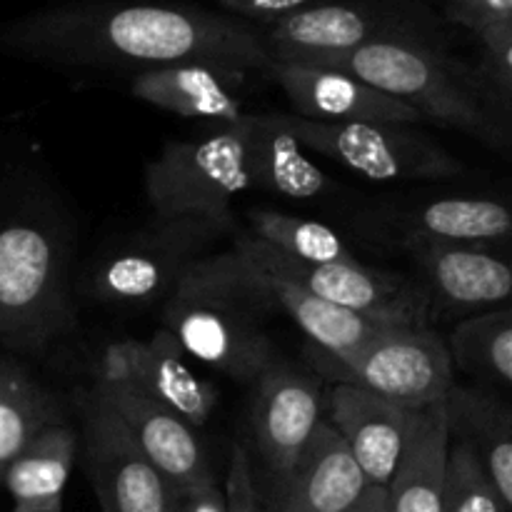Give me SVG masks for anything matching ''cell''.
<instances>
[{"mask_svg":"<svg viewBox=\"0 0 512 512\" xmlns=\"http://www.w3.org/2000/svg\"><path fill=\"white\" fill-rule=\"evenodd\" d=\"M0 53L53 68L143 70L203 63L268 73L260 30L200 5L68 0L0 23Z\"/></svg>","mask_w":512,"mask_h":512,"instance_id":"cell-1","label":"cell"},{"mask_svg":"<svg viewBox=\"0 0 512 512\" xmlns=\"http://www.w3.org/2000/svg\"><path fill=\"white\" fill-rule=\"evenodd\" d=\"M308 65L355 75L380 93L393 95L418 110L425 123L468 133L490 148H505L508 143V120L495 113L475 83L473 70L450 58L440 43L380 40Z\"/></svg>","mask_w":512,"mask_h":512,"instance_id":"cell-2","label":"cell"},{"mask_svg":"<svg viewBox=\"0 0 512 512\" xmlns=\"http://www.w3.org/2000/svg\"><path fill=\"white\" fill-rule=\"evenodd\" d=\"M70 323L68 258L53 218L30 203L0 205V340L43 350Z\"/></svg>","mask_w":512,"mask_h":512,"instance_id":"cell-3","label":"cell"},{"mask_svg":"<svg viewBox=\"0 0 512 512\" xmlns=\"http://www.w3.org/2000/svg\"><path fill=\"white\" fill-rule=\"evenodd\" d=\"M253 113L205 138L168 140L145 168L155 220L200 218L233 230V200L250 190Z\"/></svg>","mask_w":512,"mask_h":512,"instance_id":"cell-4","label":"cell"},{"mask_svg":"<svg viewBox=\"0 0 512 512\" xmlns=\"http://www.w3.org/2000/svg\"><path fill=\"white\" fill-rule=\"evenodd\" d=\"M318 375L378 393L410 410L443 403L453 388V363L440 335L428 325H390L350 353L310 348Z\"/></svg>","mask_w":512,"mask_h":512,"instance_id":"cell-5","label":"cell"},{"mask_svg":"<svg viewBox=\"0 0 512 512\" xmlns=\"http://www.w3.org/2000/svg\"><path fill=\"white\" fill-rule=\"evenodd\" d=\"M273 60L320 63L380 40L438 43L433 18L410 0H330L263 25Z\"/></svg>","mask_w":512,"mask_h":512,"instance_id":"cell-6","label":"cell"},{"mask_svg":"<svg viewBox=\"0 0 512 512\" xmlns=\"http://www.w3.org/2000/svg\"><path fill=\"white\" fill-rule=\"evenodd\" d=\"M163 328L183 353L228 378L250 383L275 365V345L260 313L233 295L183 273L165 298Z\"/></svg>","mask_w":512,"mask_h":512,"instance_id":"cell-7","label":"cell"},{"mask_svg":"<svg viewBox=\"0 0 512 512\" xmlns=\"http://www.w3.org/2000/svg\"><path fill=\"white\" fill-rule=\"evenodd\" d=\"M230 233L200 218L155 220L150 228L115 243L85 275V293L95 303L145 305L168 298L185 270Z\"/></svg>","mask_w":512,"mask_h":512,"instance_id":"cell-8","label":"cell"},{"mask_svg":"<svg viewBox=\"0 0 512 512\" xmlns=\"http://www.w3.org/2000/svg\"><path fill=\"white\" fill-rule=\"evenodd\" d=\"M310 153L325 155L335 165L373 183L403 180H450L463 173V163L418 125L403 123H318L283 115Z\"/></svg>","mask_w":512,"mask_h":512,"instance_id":"cell-9","label":"cell"},{"mask_svg":"<svg viewBox=\"0 0 512 512\" xmlns=\"http://www.w3.org/2000/svg\"><path fill=\"white\" fill-rule=\"evenodd\" d=\"M185 273L210 288L243 300L258 313L283 310L315 348L328 350V353H350L390 328L388 323H375V320L315 298L293 280L263 268L235 248H230L228 253L200 258Z\"/></svg>","mask_w":512,"mask_h":512,"instance_id":"cell-10","label":"cell"},{"mask_svg":"<svg viewBox=\"0 0 512 512\" xmlns=\"http://www.w3.org/2000/svg\"><path fill=\"white\" fill-rule=\"evenodd\" d=\"M233 248L263 268L293 280L315 298L363 315L375 323L428 325L433 300L423 283L413 278L370 268L365 263H300L250 235H238Z\"/></svg>","mask_w":512,"mask_h":512,"instance_id":"cell-11","label":"cell"},{"mask_svg":"<svg viewBox=\"0 0 512 512\" xmlns=\"http://www.w3.org/2000/svg\"><path fill=\"white\" fill-rule=\"evenodd\" d=\"M80 405L85 463L103 512H178L180 493L150 463L110 405L95 390Z\"/></svg>","mask_w":512,"mask_h":512,"instance_id":"cell-12","label":"cell"},{"mask_svg":"<svg viewBox=\"0 0 512 512\" xmlns=\"http://www.w3.org/2000/svg\"><path fill=\"white\" fill-rule=\"evenodd\" d=\"M93 390L123 420L140 450L178 493L213 475L195 430L173 410L135 388L128 378L100 368Z\"/></svg>","mask_w":512,"mask_h":512,"instance_id":"cell-13","label":"cell"},{"mask_svg":"<svg viewBox=\"0 0 512 512\" xmlns=\"http://www.w3.org/2000/svg\"><path fill=\"white\" fill-rule=\"evenodd\" d=\"M100 368L128 378L135 388L163 403L190 428L208 423L218 408L220 393L190 365L178 340L165 328L150 338H128L105 348Z\"/></svg>","mask_w":512,"mask_h":512,"instance_id":"cell-14","label":"cell"},{"mask_svg":"<svg viewBox=\"0 0 512 512\" xmlns=\"http://www.w3.org/2000/svg\"><path fill=\"white\" fill-rule=\"evenodd\" d=\"M365 478L328 420H320L290 468L268 478L263 512H348L365 490Z\"/></svg>","mask_w":512,"mask_h":512,"instance_id":"cell-15","label":"cell"},{"mask_svg":"<svg viewBox=\"0 0 512 512\" xmlns=\"http://www.w3.org/2000/svg\"><path fill=\"white\" fill-rule=\"evenodd\" d=\"M268 75L285 90L300 118L318 123H425L423 115L355 75L308 63L273 60Z\"/></svg>","mask_w":512,"mask_h":512,"instance_id":"cell-16","label":"cell"},{"mask_svg":"<svg viewBox=\"0 0 512 512\" xmlns=\"http://www.w3.org/2000/svg\"><path fill=\"white\" fill-rule=\"evenodd\" d=\"M253 400V433L268 478L283 473L303 453L323 420V398L313 378L275 363L260 375Z\"/></svg>","mask_w":512,"mask_h":512,"instance_id":"cell-17","label":"cell"},{"mask_svg":"<svg viewBox=\"0 0 512 512\" xmlns=\"http://www.w3.org/2000/svg\"><path fill=\"white\" fill-rule=\"evenodd\" d=\"M418 410L393 403L358 385L335 383L328 395V423L348 445L365 483L385 488L398 465Z\"/></svg>","mask_w":512,"mask_h":512,"instance_id":"cell-18","label":"cell"},{"mask_svg":"<svg viewBox=\"0 0 512 512\" xmlns=\"http://www.w3.org/2000/svg\"><path fill=\"white\" fill-rule=\"evenodd\" d=\"M403 248L418 265L430 300L443 308H493L510 298V265L483 245L405 243Z\"/></svg>","mask_w":512,"mask_h":512,"instance_id":"cell-19","label":"cell"},{"mask_svg":"<svg viewBox=\"0 0 512 512\" xmlns=\"http://www.w3.org/2000/svg\"><path fill=\"white\" fill-rule=\"evenodd\" d=\"M250 73L218 68L203 63H180L165 68L143 70L130 80V95L153 108L168 110L190 120H208L218 125H233L245 118L240 85Z\"/></svg>","mask_w":512,"mask_h":512,"instance_id":"cell-20","label":"cell"},{"mask_svg":"<svg viewBox=\"0 0 512 512\" xmlns=\"http://www.w3.org/2000/svg\"><path fill=\"white\" fill-rule=\"evenodd\" d=\"M393 228V240L405 243H458L490 245L510 238L512 220L508 208L495 198H440L415 208L395 210L383 218Z\"/></svg>","mask_w":512,"mask_h":512,"instance_id":"cell-21","label":"cell"},{"mask_svg":"<svg viewBox=\"0 0 512 512\" xmlns=\"http://www.w3.org/2000/svg\"><path fill=\"white\" fill-rule=\"evenodd\" d=\"M450 440L468 445L483 463L500 500L512 510V410L495 390L453 385L443 400Z\"/></svg>","mask_w":512,"mask_h":512,"instance_id":"cell-22","label":"cell"},{"mask_svg":"<svg viewBox=\"0 0 512 512\" xmlns=\"http://www.w3.org/2000/svg\"><path fill=\"white\" fill-rule=\"evenodd\" d=\"M448 453L445 405L435 403L418 410L398 465L385 485L390 512H443Z\"/></svg>","mask_w":512,"mask_h":512,"instance_id":"cell-23","label":"cell"},{"mask_svg":"<svg viewBox=\"0 0 512 512\" xmlns=\"http://www.w3.org/2000/svg\"><path fill=\"white\" fill-rule=\"evenodd\" d=\"M250 188L288 200H318L333 190V180L288 128L283 113H253Z\"/></svg>","mask_w":512,"mask_h":512,"instance_id":"cell-24","label":"cell"},{"mask_svg":"<svg viewBox=\"0 0 512 512\" xmlns=\"http://www.w3.org/2000/svg\"><path fill=\"white\" fill-rule=\"evenodd\" d=\"M75 453H78V438L73 430L63 423L48 425L5 468L0 485L8 490L13 503L63 500Z\"/></svg>","mask_w":512,"mask_h":512,"instance_id":"cell-25","label":"cell"},{"mask_svg":"<svg viewBox=\"0 0 512 512\" xmlns=\"http://www.w3.org/2000/svg\"><path fill=\"white\" fill-rule=\"evenodd\" d=\"M445 348L453 368L485 383H512V315L508 308L485 310L460 320Z\"/></svg>","mask_w":512,"mask_h":512,"instance_id":"cell-26","label":"cell"},{"mask_svg":"<svg viewBox=\"0 0 512 512\" xmlns=\"http://www.w3.org/2000/svg\"><path fill=\"white\" fill-rule=\"evenodd\" d=\"M55 423V400L20 365L0 360V478L20 450Z\"/></svg>","mask_w":512,"mask_h":512,"instance_id":"cell-27","label":"cell"},{"mask_svg":"<svg viewBox=\"0 0 512 512\" xmlns=\"http://www.w3.org/2000/svg\"><path fill=\"white\" fill-rule=\"evenodd\" d=\"M248 223L250 238L260 240L278 253L300 260V263H360V258L348 248V243L333 228L318 223V220L260 208L248 215Z\"/></svg>","mask_w":512,"mask_h":512,"instance_id":"cell-28","label":"cell"},{"mask_svg":"<svg viewBox=\"0 0 512 512\" xmlns=\"http://www.w3.org/2000/svg\"><path fill=\"white\" fill-rule=\"evenodd\" d=\"M443 512H510L468 445L450 440Z\"/></svg>","mask_w":512,"mask_h":512,"instance_id":"cell-29","label":"cell"},{"mask_svg":"<svg viewBox=\"0 0 512 512\" xmlns=\"http://www.w3.org/2000/svg\"><path fill=\"white\" fill-rule=\"evenodd\" d=\"M475 38L480 40V63L473 70L475 83L480 85L495 113L508 120L512 98V20L493 25Z\"/></svg>","mask_w":512,"mask_h":512,"instance_id":"cell-30","label":"cell"},{"mask_svg":"<svg viewBox=\"0 0 512 512\" xmlns=\"http://www.w3.org/2000/svg\"><path fill=\"white\" fill-rule=\"evenodd\" d=\"M225 503L228 512H263L260 490L255 483L253 460L245 445H235L230 455L228 480H225Z\"/></svg>","mask_w":512,"mask_h":512,"instance_id":"cell-31","label":"cell"},{"mask_svg":"<svg viewBox=\"0 0 512 512\" xmlns=\"http://www.w3.org/2000/svg\"><path fill=\"white\" fill-rule=\"evenodd\" d=\"M443 8L453 23L473 35L512 20V0H443Z\"/></svg>","mask_w":512,"mask_h":512,"instance_id":"cell-32","label":"cell"},{"mask_svg":"<svg viewBox=\"0 0 512 512\" xmlns=\"http://www.w3.org/2000/svg\"><path fill=\"white\" fill-rule=\"evenodd\" d=\"M218 5H223L230 13V18H243L255 20V23H278V20L288 18V15L300 13L305 8H313V5L330 3V0H215Z\"/></svg>","mask_w":512,"mask_h":512,"instance_id":"cell-33","label":"cell"},{"mask_svg":"<svg viewBox=\"0 0 512 512\" xmlns=\"http://www.w3.org/2000/svg\"><path fill=\"white\" fill-rule=\"evenodd\" d=\"M178 512H228L225 503V490L220 488L215 475H210L203 483L180 493Z\"/></svg>","mask_w":512,"mask_h":512,"instance_id":"cell-34","label":"cell"},{"mask_svg":"<svg viewBox=\"0 0 512 512\" xmlns=\"http://www.w3.org/2000/svg\"><path fill=\"white\" fill-rule=\"evenodd\" d=\"M348 512H390L388 493L380 485H365L360 498L355 500V505Z\"/></svg>","mask_w":512,"mask_h":512,"instance_id":"cell-35","label":"cell"},{"mask_svg":"<svg viewBox=\"0 0 512 512\" xmlns=\"http://www.w3.org/2000/svg\"><path fill=\"white\" fill-rule=\"evenodd\" d=\"M13 512H63V500H45V503H13Z\"/></svg>","mask_w":512,"mask_h":512,"instance_id":"cell-36","label":"cell"}]
</instances>
